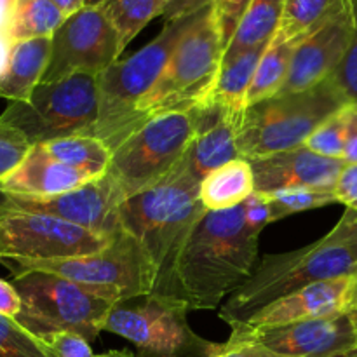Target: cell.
Listing matches in <instances>:
<instances>
[{
	"label": "cell",
	"mask_w": 357,
	"mask_h": 357,
	"mask_svg": "<svg viewBox=\"0 0 357 357\" xmlns=\"http://www.w3.org/2000/svg\"><path fill=\"white\" fill-rule=\"evenodd\" d=\"M258 237L243 204L208 211L181 246L166 296L181 300L188 310L218 309L257 267Z\"/></svg>",
	"instance_id": "cell-1"
},
{
	"label": "cell",
	"mask_w": 357,
	"mask_h": 357,
	"mask_svg": "<svg viewBox=\"0 0 357 357\" xmlns=\"http://www.w3.org/2000/svg\"><path fill=\"white\" fill-rule=\"evenodd\" d=\"M206 213L201 180L188 167L187 157L164 180L121 204L119 222L149 261L153 295H167L181 246Z\"/></svg>",
	"instance_id": "cell-2"
},
{
	"label": "cell",
	"mask_w": 357,
	"mask_h": 357,
	"mask_svg": "<svg viewBox=\"0 0 357 357\" xmlns=\"http://www.w3.org/2000/svg\"><path fill=\"white\" fill-rule=\"evenodd\" d=\"M357 258L347 248L321 237L316 243L288 253L265 255L250 278L222 303L220 317L230 328L246 323L258 310L312 282L352 275Z\"/></svg>",
	"instance_id": "cell-3"
},
{
	"label": "cell",
	"mask_w": 357,
	"mask_h": 357,
	"mask_svg": "<svg viewBox=\"0 0 357 357\" xmlns=\"http://www.w3.org/2000/svg\"><path fill=\"white\" fill-rule=\"evenodd\" d=\"M352 103L331 77L302 93L275 94L244 110L237 149L243 159H258L305 145L328 117Z\"/></svg>",
	"instance_id": "cell-4"
},
{
	"label": "cell",
	"mask_w": 357,
	"mask_h": 357,
	"mask_svg": "<svg viewBox=\"0 0 357 357\" xmlns=\"http://www.w3.org/2000/svg\"><path fill=\"white\" fill-rule=\"evenodd\" d=\"M202 13L204 9L192 16L164 23L162 31L152 42L129 58L119 59L101 73L98 82L100 115L94 136L105 142L108 149L114 150L131 135L138 105L155 86L178 42Z\"/></svg>",
	"instance_id": "cell-5"
},
{
	"label": "cell",
	"mask_w": 357,
	"mask_h": 357,
	"mask_svg": "<svg viewBox=\"0 0 357 357\" xmlns=\"http://www.w3.org/2000/svg\"><path fill=\"white\" fill-rule=\"evenodd\" d=\"M223 52L218 20L209 6L181 37L155 86L138 105L132 131L153 115L190 110L202 103L215 86Z\"/></svg>",
	"instance_id": "cell-6"
},
{
	"label": "cell",
	"mask_w": 357,
	"mask_h": 357,
	"mask_svg": "<svg viewBox=\"0 0 357 357\" xmlns=\"http://www.w3.org/2000/svg\"><path fill=\"white\" fill-rule=\"evenodd\" d=\"M13 284L23 300L16 321L42 340L59 331L96 340L108 314L119 303L86 286L42 271L13 275Z\"/></svg>",
	"instance_id": "cell-7"
},
{
	"label": "cell",
	"mask_w": 357,
	"mask_h": 357,
	"mask_svg": "<svg viewBox=\"0 0 357 357\" xmlns=\"http://www.w3.org/2000/svg\"><path fill=\"white\" fill-rule=\"evenodd\" d=\"M194 138L192 110L153 115L112 150L107 174L126 201L173 173Z\"/></svg>",
	"instance_id": "cell-8"
},
{
	"label": "cell",
	"mask_w": 357,
	"mask_h": 357,
	"mask_svg": "<svg viewBox=\"0 0 357 357\" xmlns=\"http://www.w3.org/2000/svg\"><path fill=\"white\" fill-rule=\"evenodd\" d=\"M100 75L75 73L51 84H38L24 101H10L0 122L20 129L31 145L66 136H94L100 115Z\"/></svg>",
	"instance_id": "cell-9"
},
{
	"label": "cell",
	"mask_w": 357,
	"mask_h": 357,
	"mask_svg": "<svg viewBox=\"0 0 357 357\" xmlns=\"http://www.w3.org/2000/svg\"><path fill=\"white\" fill-rule=\"evenodd\" d=\"M188 312L181 300L150 293L119 302L103 331L135 344L138 357H215L222 344L199 337L188 326Z\"/></svg>",
	"instance_id": "cell-10"
},
{
	"label": "cell",
	"mask_w": 357,
	"mask_h": 357,
	"mask_svg": "<svg viewBox=\"0 0 357 357\" xmlns=\"http://www.w3.org/2000/svg\"><path fill=\"white\" fill-rule=\"evenodd\" d=\"M10 274L42 271L82 284L107 298L122 302L153 293V275L138 243L121 230L98 253L45 261H3Z\"/></svg>",
	"instance_id": "cell-11"
},
{
	"label": "cell",
	"mask_w": 357,
	"mask_h": 357,
	"mask_svg": "<svg viewBox=\"0 0 357 357\" xmlns=\"http://www.w3.org/2000/svg\"><path fill=\"white\" fill-rule=\"evenodd\" d=\"M61 218L0 208V261H45L86 257L110 243Z\"/></svg>",
	"instance_id": "cell-12"
},
{
	"label": "cell",
	"mask_w": 357,
	"mask_h": 357,
	"mask_svg": "<svg viewBox=\"0 0 357 357\" xmlns=\"http://www.w3.org/2000/svg\"><path fill=\"white\" fill-rule=\"evenodd\" d=\"M121 42L101 7H82L51 37V58L42 84L75 73L101 75L121 58Z\"/></svg>",
	"instance_id": "cell-13"
},
{
	"label": "cell",
	"mask_w": 357,
	"mask_h": 357,
	"mask_svg": "<svg viewBox=\"0 0 357 357\" xmlns=\"http://www.w3.org/2000/svg\"><path fill=\"white\" fill-rule=\"evenodd\" d=\"M124 197L107 173L54 197H21L0 192V208L56 216L101 236L121 230L119 208Z\"/></svg>",
	"instance_id": "cell-14"
},
{
	"label": "cell",
	"mask_w": 357,
	"mask_h": 357,
	"mask_svg": "<svg viewBox=\"0 0 357 357\" xmlns=\"http://www.w3.org/2000/svg\"><path fill=\"white\" fill-rule=\"evenodd\" d=\"M230 337L250 338L284 356L328 357L357 347V310L264 330L232 328Z\"/></svg>",
	"instance_id": "cell-15"
},
{
	"label": "cell",
	"mask_w": 357,
	"mask_h": 357,
	"mask_svg": "<svg viewBox=\"0 0 357 357\" xmlns=\"http://www.w3.org/2000/svg\"><path fill=\"white\" fill-rule=\"evenodd\" d=\"M354 14L351 0L326 23L296 44L288 79L279 94L302 93L335 77L351 45Z\"/></svg>",
	"instance_id": "cell-16"
},
{
	"label": "cell",
	"mask_w": 357,
	"mask_h": 357,
	"mask_svg": "<svg viewBox=\"0 0 357 357\" xmlns=\"http://www.w3.org/2000/svg\"><path fill=\"white\" fill-rule=\"evenodd\" d=\"M352 281H354L352 275H342V278L312 282L284 298L275 300L265 309L258 310L246 323L236 328L264 330V328L282 326L300 321L337 316L351 309Z\"/></svg>",
	"instance_id": "cell-17"
},
{
	"label": "cell",
	"mask_w": 357,
	"mask_h": 357,
	"mask_svg": "<svg viewBox=\"0 0 357 357\" xmlns=\"http://www.w3.org/2000/svg\"><path fill=\"white\" fill-rule=\"evenodd\" d=\"M190 110L195 119V138L185 157L192 173L202 181L211 171L241 157L237 136L244 110L216 101H202Z\"/></svg>",
	"instance_id": "cell-18"
},
{
	"label": "cell",
	"mask_w": 357,
	"mask_h": 357,
	"mask_svg": "<svg viewBox=\"0 0 357 357\" xmlns=\"http://www.w3.org/2000/svg\"><path fill=\"white\" fill-rule=\"evenodd\" d=\"M250 164L255 174V192L260 194L295 187L335 188L347 166L344 159L317 155L307 146L251 159Z\"/></svg>",
	"instance_id": "cell-19"
},
{
	"label": "cell",
	"mask_w": 357,
	"mask_h": 357,
	"mask_svg": "<svg viewBox=\"0 0 357 357\" xmlns=\"http://www.w3.org/2000/svg\"><path fill=\"white\" fill-rule=\"evenodd\" d=\"M91 180L96 178L58 162L33 146L26 159L0 180V192L21 197H54L75 190Z\"/></svg>",
	"instance_id": "cell-20"
},
{
	"label": "cell",
	"mask_w": 357,
	"mask_h": 357,
	"mask_svg": "<svg viewBox=\"0 0 357 357\" xmlns=\"http://www.w3.org/2000/svg\"><path fill=\"white\" fill-rule=\"evenodd\" d=\"M51 58V37L14 42L9 61L0 75V98L24 101L42 82Z\"/></svg>",
	"instance_id": "cell-21"
},
{
	"label": "cell",
	"mask_w": 357,
	"mask_h": 357,
	"mask_svg": "<svg viewBox=\"0 0 357 357\" xmlns=\"http://www.w3.org/2000/svg\"><path fill=\"white\" fill-rule=\"evenodd\" d=\"M255 194V174L250 160L223 164L201 181V201L208 211H225L244 204Z\"/></svg>",
	"instance_id": "cell-22"
},
{
	"label": "cell",
	"mask_w": 357,
	"mask_h": 357,
	"mask_svg": "<svg viewBox=\"0 0 357 357\" xmlns=\"http://www.w3.org/2000/svg\"><path fill=\"white\" fill-rule=\"evenodd\" d=\"M286 0H251L232 40L223 52V63L232 61L255 45L267 44L278 33Z\"/></svg>",
	"instance_id": "cell-23"
},
{
	"label": "cell",
	"mask_w": 357,
	"mask_h": 357,
	"mask_svg": "<svg viewBox=\"0 0 357 357\" xmlns=\"http://www.w3.org/2000/svg\"><path fill=\"white\" fill-rule=\"evenodd\" d=\"M268 44L271 42L255 45L234 58L232 61L223 63L215 80V86L204 101H216V103H223L236 110H246L248 91H250L258 63Z\"/></svg>",
	"instance_id": "cell-24"
},
{
	"label": "cell",
	"mask_w": 357,
	"mask_h": 357,
	"mask_svg": "<svg viewBox=\"0 0 357 357\" xmlns=\"http://www.w3.org/2000/svg\"><path fill=\"white\" fill-rule=\"evenodd\" d=\"M35 146L44 155L75 169L86 171L94 178H100L107 173L112 159V150L96 136H66Z\"/></svg>",
	"instance_id": "cell-25"
},
{
	"label": "cell",
	"mask_w": 357,
	"mask_h": 357,
	"mask_svg": "<svg viewBox=\"0 0 357 357\" xmlns=\"http://www.w3.org/2000/svg\"><path fill=\"white\" fill-rule=\"evenodd\" d=\"M300 40H284L274 35L265 49L246 98V108L281 93L288 79L293 52Z\"/></svg>",
	"instance_id": "cell-26"
},
{
	"label": "cell",
	"mask_w": 357,
	"mask_h": 357,
	"mask_svg": "<svg viewBox=\"0 0 357 357\" xmlns=\"http://www.w3.org/2000/svg\"><path fill=\"white\" fill-rule=\"evenodd\" d=\"M101 9L110 20L121 42V51L157 16H164L166 0H107Z\"/></svg>",
	"instance_id": "cell-27"
},
{
	"label": "cell",
	"mask_w": 357,
	"mask_h": 357,
	"mask_svg": "<svg viewBox=\"0 0 357 357\" xmlns=\"http://www.w3.org/2000/svg\"><path fill=\"white\" fill-rule=\"evenodd\" d=\"M347 0H286L278 37L284 40H302L305 35L326 23Z\"/></svg>",
	"instance_id": "cell-28"
},
{
	"label": "cell",
	"mask_w": 357,
	"mask_h": 357,
	"mask_svg": "<svg viewBox=\"0 0 357 357\" xmlns=\"http://www.w3.org/2000/svg\"><path fill=\"white\" fill-rule=\"evenodd\" d=\"M66 16L52 0H16L13 13V40L52 37Z\"/></svg>",
	"instance_id": "cell-29"
},
{
	"label": "cell",
	"mask_w": 357,
	"mask_h": 357,
	"mask_svg": "<svg viewBox=\"0 0 357 357\" xmlns=\"http://www.w3.org/2000/svg\"><path fill=\"white\" fill-rule=\"evenodd\" d=\"M260 194V192H258ZM264 195L271 208L272 223L310 209L324 208L337 201L335 188H314V187H295L282 188V190L267 192Z\"/></svg>",
	"instance_id": "cell-30"
},
{
	"label": "cell",
	"mask_w": 357,
	"mask_h": 357,
	"mask_svg": "<svg viewBox=\"0 0 357 357\" xmlns=\"http://www.w3.org/2000/svg\"><path fill=\"white\" fill-rule=\"evenodd\" d=\"M0 357H56L42 338L0 314Z\"/></svg>",
	"instance_id": "cell-31"
},
{
	"label": "cell",
	"mask_w": 357,
	"mask_h": 357,
	"mask_svg": "<svg viewBox=\"0 0 357 357\" xmlns=\"http://www.w3.org/2000/svg\"><path fill=\"white\" fill-rule=\"evenodd\" d=\"M347 107L335 112L331 117H328L312 135L307 138L305 145L310 152L317 155L330 157V159H344L345 142H347Z\"/></svg>",
	"instance_id": "cell-32"
},
{
	"label": "cell",
	"mask_w": 357,
	"mask_h": 357,
	"mask_svg": "<svg viewBox=\"0 0 357 357\" xmlns=\"http://www.w3.org/2000/svg\"><path fill=\"white\" fill-rule=\"evenodd\" d=\"M33 145L20 129L0 122V180L13 173L28 157Z\"/></svg>",
	"instance_id": "cell-33"
},
{
	"label": "cell",
	"mask_w": 357,
	"mask_h": 357,
	"mask_svg": "<svg viewBox=\"0 0 357 357\" xmlns=\"http://www.w3.org/2000/svg\"><path fill=\"white\" fill-rule=\"evenodd\" d=\"M352 14H354V33H352L351 45L345 54L344 61H342L340 68L335 73V82L340 86L344 91L345 96L357 103V0H351Z\"/></svg>",
	"instance_id": "cell-34"
},
{
	"label": "cell",
	"mask_w": 357,
	"mask_h": 357,
	"mask_svg": "<svg viewBox=\"0 0 357 357\" xmlns=\"http://www.w3.org/2000/svg\"><path fill=\"white\" fill-rule=\"evenodd\" d=\"M251 0H213V9H215L216 20H218L220 31H222L223 47L232 40L241 20L246 14Z\"/></svg>",
	"instance_id": "cell-35"
},
{
	"label": "cell",
	"mask_w": 357,
	"mask_h": 357,
	"mask_svg": "<svg viewBox=\"0 0 357 357\" xmlns=\"http://www.w3.org/2000/svg\"><path fill=\"white\" fill-rule=\"evenodd\" d=\"M44 342L52 349L56 357H96L93 354L89 340L72 331L52 333L44 338Z\"/></svg>",
	"instance_id": "cell-36"
},
{
	"label": "cell",
	"mask_w": 357,
	"mask_h": 357,
	"mask_svg": "<svg viewBox=\"0 0 357 357\" xmlns=\"http://www.w3.org/2000/svg\"><path fill=\"white\" fill-rule=\"evenodd\" d=\"M215 357H291L279 354L258 342L250 340V338H236L230 337L225 344H222V349Z\"/></svg>",
	"instance_id": "cell-37"
},
{
	"label": "cell",
	"mask_w": 357,
	"mask_h": 357,
	"mask_svg": "<svg viewBox=\"0 0 357 357\" xmlns=\"http://www.w3.org/2000/svg\"><path fill=\"white\" fill-rule=\"evenodd\" d=\"M324 237H326L330 243L347 248V250L357 258V211L356 209H351V208L345 209L340 222H338L337 225L333 227V230L328 232Z\"/></svg>",
	"instance_id": "cell-38"
},
{
	"label": "cell",
	"mask_w": 357,
	"mask_h": 357,
	"mask_svg": "<svg viewBox=\"0 0 357 357\" xmlns=\"http://www.w3.org/2000/svg\"><path fill=\"white\" fill-rule=\"evenodd\" d=\"M16 0H0V75L6 70L13 49V13Z\"/></svg>",
	"instance_id": "cell-39"
},
{
	"label": "cell",
	"mask_w": 357,
	"mask_h": 357,
	"mask_svg": "<svg viewBox=\"0 0 357 357\" xmlns=\"http://www.w3.org/2000/svg\"><path fill=\"white\" fill-rule=\"evenodd\" d=\"M244 208V218H246L248 225L257 232H261L268 223H272L271 218V208L268 202L265 201L264 195L255 192L250 199L243 204Z\"/></svg>",
	"instance_id": "cell-40"
},
{
	"label": "cell",
	"mask_w": 357,
	"mask_h": 357,
	"mask_svg": "<svg viewBox=\"0 0 357 357\" xmlns=\"http://www.w3.org/2000/svg\"><path fill=\"white\" fill-rule=\"evenodd\" d=\"M335 195L340 204L357 211V164H347L344 167L335 187Z\"/></svg>",
	"instance_id": "cell-41"
},
{
	"label": "cell",
	"mask_w": 357,
	"mask_h": 357,
	"mask_svg": "<svg viewBox=\"0 0 357 357\" xmlns=\"http://www.w3.org/2000/svg\"><path fill=\"white\" fill-rule=\"evenodd\" d=\"M211 3L213 0H166V10L162 17L166 23H171V21L192 16Z\"/></svg>",
	"instance_id": "cell-42"
},
{
	"label": "cell",
	"mask_w": 357,
	"mask_h": 357,
	"mask_svg": "<svg viewBox=\"0 0 357 357\" xmlns=\"http://www.w3.org/2000/svg\"><path fill=\"white\" fill-rule=\"evenodd\" d=\"M23 309V300L13 282L0 279V314L16 319Z\"/></svg>",
	"instance_id": "cell-43"
},
{
	"label": "cell",
	"mask_w": 357,
	"mask_h": 357,
	"mask_svg": "<svg viewBox=\"0 0 357 357\" xmlns=\"http://www.w3.org/2000/svg\"><path fill=\"white\" fill-rule=\"evenodd\" d=\"M347 117V142H345L344 160L347 164H357V103H349Z\"/></svg>",
	"instance_id": "cell-44"
},
{
	"label": "cell",
	"mask_w": 357,
	"mask_h": 357,
	"mask_svg": "<svg viewBox=\"0 0 357 357\" xmlns=\"http://www.w3.org/2000/svg\"><path fill=\"white\" fill-rule=\"evenodd\" d=\"M52 2L63 10V14L66 17L72 16V14H75L77 10H80L84 7V0H52Z\"/></svg>",
	"instance_id": "cell-45"
},
{
	"label": "cell",
	"mask_w": 357,
	"mask_h": 357,
	"mask_svg": "<svg viewBox=\"0 0 357 357\" xmlns=\"http://www.w3.org/2000/svg\"><path fill=\"white\" fill-rule=\"evenodd\" d=\"M352 279H354V281H352V291H351V309L357 310V268L354 274H352Z\"/></svg>",
	"instance_id": "cell-46"
},
{
	"label": "cell",
	"mask_w": 357,
	"mask_h": 357,
	"mask_svg": "<svg viewBox=\"0 0 357 357\" xmlns=\"http://www.w3.org/2000/svg\"><path fill=\"white\" fill-rule=\"evenodd\" d=\"M96 357H135V354L129 351H110V352H105V354H100Z\"/></svg>",
	"instance_id": "cell-47"
},
{
	"label": "cell",
	"mask_w": 357,
	"mask_h": 357,
	"mask_svg": "<svg viewBox=\"0 0 357 357\" xmlns=\"http://www.w3.org/2000/svg\"><path fill=\"white\" fill-rule=\"evenodd\" d=\"M328 357H357V347L351 349V351H345V352H338V354L333 356H328Z\"/></svg>",
	"instance_id": "cell-48"
},
{
	"label": "cell",
	"mask_w": 357,
	"mask_h": 357,
	"mask_svg": "<svg viewBox=\"0 0 357 357\" xmlns=\"http://www.w3.org/2000/svg\"><path fill=\"white\" fill-rule=\"evenodd\" d=\"M107 0H84V7H100Z\"/></svg>",
	"instance_id": "cell-49"
}]
</instances>
